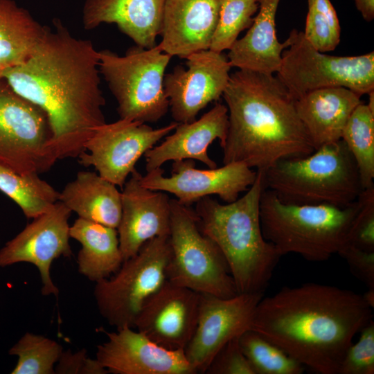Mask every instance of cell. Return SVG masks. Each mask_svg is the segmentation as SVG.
Instances as JSON below:
<instances>
[{
  "label": "cell",
  "mask_w": 374,
  "mask_h": 374,
  "mask_svg": "<svg viewBox=\"0 0 374 374\" xmlns=\"http://www.w3.org/2000/svg\"><path fill=\"white\" fill-rule=\"evenodd\" d=\"M98 62L92 42L73 37L57 21L26 61L2 71L15 93L46 114L57 160L78 157L106 123Z\"/></svg>",
  "instance_id": "obj_1"
},
{
  "label": "cell",
  "mask_w": 374,
  "mask_h": 374,
  "mask_svg": "<svg viewBox=\"0 0 374 374\" xmlns=\"http://www.w3.org/2000/svg\"><path fill=\"white\" fill-rule=\"evenodd\" d=\"M371 319L373 308L362 294L308 283L262 297L250 329L304 366L338 374L353 338Z\"/></svg>",
  "instance_id": "obj_2"
},
{
  "label": "cell",
  "mask_w": 374,
  "mask_h": 374,
  "mask_svg": "<svg viewBox=\"0 0 374 374\" xmlns=\"http://www.w3.org/2000/svg\"><path fill=\"white\" fill-rule=\"evenodd\" d=\"M229 127L221 146L223 164L242 162L265 172L279 161L315 150L301 121L296 100L273 74L238 69L222 95Z\"/></svg>",
  "instance_id": "obj_3"
},
{
  "label": "cell",
  "mask_w": 374,
  "mask_h": 374,
  "mask_svg": "<svg viewBox=\"0 0 374 374\" xmlns=\"http://www.w3.org/2000/svg\"><path fill=\"white\" fill-rule=\"evenodd\" d=\"M236 200L220 204L205 197L194 209L202 232L224 255L238 294L263 292L282 255L264 238L260 219L263 172Z\"/></svg>",
  "instance_id": "obj_4"
},
{
  "label": "cell",
  "mask_w": 374,
  "mask_h": 374,
  "mask_svg": "<svg viewBox=\"0 0 374 374\" xmlns=\"http://www.w3.org/2000/svg\"><path fill=\"white\" fill-rule=\"evenodd\" d=\"M359 208L358 199L345 207L285 203L264 188L260 199L261 229L265 240L282 256L294 253L308 261L322 262L347 243Z\"/></svg>",
  "instance_id": "obj_5"
},
{
  "label": "cell",
  "mask_w": 374,
  "mask_h": 374,
  "mask_svg": "<svg viewBox=\"0 0 374 374\" xmlns=\"http://www.w3.org/2000/svg\"><path fill=\"white\" fill-rule=\"evenodd\" d=\"M264 188L282 202L348 206L364 190L345 142L324 145L312 154L279 161L263 172Z\"/></svg>",
  "instance_id": "obj_6"
},
{
  "label": "cell",
  "mask_w": 374,
  "mask_h": 374,
  "mask_svg": "<svg viewBox=\"0 0 374 374\" xmlns=\"http://www.w3.org/2000/svg\"><path fill=\"white\" fill-rule=\"evenodd\" d=\"M99 71L116 100L121 119L155 123L169 109L163 88L166 69L171 56L158 45L129 48L124 55L98 51Z\"/></svg>",
  "instance_id": "obj_7"
},
{
  "label": "cell",
  "mask_w": 374,
  "mask_h": 374,
  "mask_svg": "<svg viewBox=\"0 0 374 374\" xmlns=\"http://www.w3.org/2000/svg\"><path fill=\"white\" fill-rule=\"evenodd\" d=\"M169 243L167 280L199 294H238L224 255L201 230L194 209L176 199H170Z\"/></svg>",
  "instance_id": "obj_8"
},
{
  "label": "cell",
  "mask_w": 374,
  "mask_h": 374,
  "mask_svg": "<svg viewBox=\"0 0 374 374\" xmlns=\"http://www.w3.org/2000/svg\"><path fill=\"white\" fill-rule=\"evenodd\" d=\"M281 54L277 77L298 100L322 88L344 87L361 96L374 90V53L335 56L316 50L303 31L292 30Z\"/></svg>",
  "instance_id": "obj_9"
},
{
  "label": "cell",
  "mask_w": 374,
  "mask_h": 374,
  "mask_svg": "<svg viewBox=\"0 0 374 374\" xmlns=\"http://www.w3.org/2000/svg\"><path fill=\"white\" fill-rule=\"evenodd\" d=\"M170 253L169 235L155 237L124 260L112 277L96 283L97 308L109 325L134 328L143 304L167 280Z\"/></svg>",
  "instance_id": "obj_10"
},
{
  "label": "cell",
  "mask_w": 374,
  "mask_h": 374,
  "mask_svg": "<svg viewBox=\"0 0 374 374\" xmlns=\"http://www.w3.org/2000/svg\"><path fill=\"white\" fill-rule=\"evenodd\" d=\"M44 112L0 80V166L21 175L48 171L57 159Z\"/></svg>",
  "instance_id": "obj_11"
},
{
  "label": "cell",
  "mask_w": 374,
  "mask_h": 374,
  "mask_svg": "<svg viewBox=\"0 0 374 374\" xmlns=\"http://www.w3.org/2000/svg\"><path fill=\"white\" fill-rule=\"evenodd\" d=\"M177 125L174 121L154 129L127 119L106 123L86 142L84 150L88 152H81L78 161L85 167L93 166L100 177L122 188L139 159Z\"/></svg>",
  "instance_id": "obj_12"
},
{
  "label": "cell",
  "mask_w": 374,
  "mask_h": 374,
  "mask_svg": "<svg viewBox=\"0 0 374 374\" xmlns=\"http://www.w3.org/2000/svg\"><path fill=\"white\" fill-rule=\"evenodd\" d=\"M199 294L196 328L184 353L197 373H205L226 343L251 328L263 292L241 293L227 299Z\"/></svg>",
  "instance_id": "obj_13"
},
{
  "label": "cell",
  "mask_w": 374,
  "mask_h": 374,
  "mask_svg": "<svg viewBox=\"0 0 374 374\" xmlns=\"http://www.w3.org/2000/svg\"><path fill=\"white\" fill-rule=\"evenodd\" d=\"M257 171L242 162L222 167L197 169L192 159L175 161L169 177L161 167L147 172L141 184L149 189L169 193L182 204L190 206L205 197L215 195L226 203L236 200L254 183Z\"/></svg>",
  "instance_id": "obj_14"
},
{
  "label": "cell",
  "mask_w": 374,
  "mask_h": 374,
  "mask_svg": "<svg viewBox=\"0 0 374 374\" xmlns=\"http://www.w3.org/2000/svg\"><path fill=\"white\" fill-rule=\"evenodd\" d=\"M186 59V68L177 66L163 79L169 109L178 123L195 121L210 103L222 96L231 75V66L222 53L203 50Z\"/></svg>",
  "instance_id": "obj_15"
},
{
  "label": "cell",
  "mask_w": 374,
  "mask_h": 374,
  "mask_svg": "<svg viewBox=\"0 0 374 374\" xmlns=\"http://www.w3.org/2000/svg\"><path fill=\"white\" fill-rule=\"evenodd\" d=\"M71 211L58 201L46 212L33 218L15 238L0 249V267L18 262L34 265L39 272L42 295L59 294L51 279L53 262L72 254L68 220Z\"/></svg>",
  "instance_id": "obj_16"
},
{
  "label": "cell",
  "mask_w": 374,
  "mask_h": 374,
  "mask_svg": "<svg viewBox=\"0 0 374 374\" xmlns=\"http://www.w3.org/2000/svg\"><path fill=\"white\" fill-rule=\"evenodd\" d=\"M199 296L166 280L143 304L134 327L166 349L184 350L196 328Z\"/></svg>",
  "instance_id": "obj_17"
},
{
  "label": "cell",
  "mask_w": 374,
  "mask_h": 374,
  "mask_svg": "<svg viewBox=\"0 0 374 374\" xmlns=\"http://www.w3.org/2000/svg\"><path fill=\"white\" fill-rule=\"evenodd\" d=\"M104 332L107 341L97 346L96 359L109 373L197 374L184 350L166 349L132 327Z\"/></svg>",
  "instance_id": "obj_18"
},
{
  "label": "cell",
  "mask_w": 374,
  "mask_h": 374,
  "mask_svg": "<svg viewBox=\"0 0 374 374\" xmlns=\"http://www.w3.org/2000/svg\"><path fill=\"white\" fill-rule=\"evenodd\" d=\"M130 175L121 193L122 212L116 229L124 260L148 240L169 235L170 226V198L166 193L144 187L136 170Z\"/></svg>",
  "instance_id": "obj_19"
},
{
  "label": "cell",
  "mask_w": 374,
  "mask_h": 374,
  "mask_svg": "<svg viewBox=\"0 0 374 374\" xmlns=\"http://www.w3.org/2000/svg\"><path fill=\"white\" fill-rule=\"evenodd\" d=\"M222 0H165L158 44L164 53L186 58L209 49Z\"/></svg>",
  "instance_id": "obj_20"
},
{
  "label": "cell",
  "mask_w": 374,
  "mask_h": 374,
  "mask_svg": "<svg viewBox=\"0 0 374 374\" xmlns=\"http://www.w3.org/2000/svg\"><path fill=\"white\" fill-rule=\"evenodd\" d=\"M229 127L228 109L216 103L199 118L189 123H178L176 128L158 145L144 154L147 172L161 167L170 161L197 160L208 168H217V163L208 155V149L218 139L222 145Z\"/></svg>",
  "instance_id": "obj_21"
},
{
  "label": "cell",
  "mask_w": 374,
  "mask_h": 374,
  "mask_svg": "<svg viewBox=\"0 0 374 374\" xmlns=\"http://www.w3.org/2000/svg\"><path fill=\"white\" fill-rule=\"evenodd\" d=\"M165 0H86L82 10L84 29L115 24L136 45L150 48L161 35Z\"/></svg>",
  "instance_id": "obj_22"
},
{
  "label": "cell",
  "mask_w": 374,
  "mask_h": 374,
  "mask_svg": "<svg viewBox=\"0 0 374 374\" xmlns=\"http://www.w3.org/2000/svg\"><path fill=\"white\" fill-rule=\"evenodd\" d=\"M361 103L360 95L344 87L316 89L296 100L298 116L314 150L341 139L349 117Z\"/></svg>",
  "instance_id": "obj_23"
},
{
  "label": "cell",
  "mask_w": 374,
  "mask_h": 374,
  "mask_svg": "<svg viewBox=\"0 0 374 374\" xmlns=\"http://www.w3.org/2000/svg\"><path fill=\"white\" fill-rule=\"evenodd\" d=\"M259 12L244 37L229 50L231 67L264 73H277L281 54L289 45L280 43L276 33V13L280 0H256Z\"/></svg>",
  "instance_id": "obj_24"
},
{
  "label": "cell",
  "mask_w": 374,
  "mask_h": 374,
  "mask_svg": "<svg viewBox=\"0 0 374 374\" xmlns=\"http://www.w3.org/2000/svg\"><path fill=\"white\" fill-rule=\"evenodd\" d=\"M116 186L95 172L80 171L60 193L59 201L80 218L117 229L122 204Z\"/></svg>",
  "instance_id": "obj_25"
},
{
  "label": "cell",
  "mask_w": 374,
  "mask_h": 374,
  "mask_svg": "<svg viewBox=\"0 0 374 374\" xmlns=\"http://www.w3.org/2000/svg\"><path fill=\"white\" fill-rule=\"evenodd\" d=\"M69 235L82 245L78 268L89 280L96 283L109 278L123 264L116 229L78 217L70 226Z\"/></svg>",
  "instance_id": "obj_26"
},
{
  "label": "cell",
  "mask_w": 374,
  "mask_h": 374,
  "mask_svg": "<svg viewBox=\"0 0 374 374\" xmlns=\"http://www.w3.org/2000/svg\"><path fill=\"white\" fill-rule=\"evenodd\" d=\"M48 30L14 1L0 0V68L26 61Z\"/></svg>",
  "instance_id": "obj_27"
},
{
  "label": "cell",
  "mask_w": 374,
  "mask_h": 374,
  "mask_svg": "<svg viewBox=\"0 0 374 374\" xmlns=\"http://www.w3.org/2000/svg\"><path fill=\"white\" fill-rule=\"evenodd\" d=\"M0 190L12 199L27 218L48 211L59 201L60 193L37 174L21 175L0 166Z\"/></svg>",
  "instance_id": "obj_28"
},
{
  "label": "cell",
  "mask_w": 374,
  "mask_h": 374,
  "mask_svg": "<svg viewBox=\"0 0 374 374\" xmlns=\"http://www.w3.org/2000/svg\"><path fill=\"white\" fill-rule=\"evenodd\" d=\"M341 139L355 159L363 188L374 186V113L367 104L362 102L354 109Z\"/></svg>",
  "instance_id": "obj_29"
},
{
  "label": "cell",
  "mask_w": 374,
  "mask_h": 374,
  "mask_svg": "<svg viewBox=\"0 0 374 374\" xmlns=\"http://www.w3.org/2000/svg\"><path fill=\"white\" fill-rule=\"evenodd\" d=\"M239 344L254 374H301L305 370L300 362L252 329L240 335Z\"/></svg>",
  "instance_id": "obj_30"
},
{
  "label": "cell",
  "mask_w": 374,
  "mask_h": 374,
  "mask_svg": "<svg viewBox=\"0 0 374 374\" xmlns=\"http://www.w3.org/2000/svg\"><path fill=\"white\" fill-rule=\"evenodd\" d=\"M63 349L51 339L31 332L25 333L9 350L17 357L12 374H53L55 365Z\"/></svg>",
  "instance_id": "obj_31"
},
{
  "label": "cell",
  "mask_w": 374,
  "mask_h": 374,
  "mask_svg": "<svg viewBox=\"0 0 374 374\" xmlns=\"http://www.w3.org/2000/svg\"><path fill=\"white\" fill-rule=\"evenodd\" d=\"M258 9L256 0H222L209 49L218 53L229 50L240 33L251 26Z\"/></svg>",
  "instance_id": "obj_32"
},
{
  "label": "cell",
  "mask_w": 374,
  "mask_h": 374,
  "mask_svg": "<svg viewBox=\"0 0 374 374\" xmlns=\"http://www.w3.org/2000/svg\"><path fill=\"white\" fill-rule=\"evenodd\" d=\"M303 33L307 41L321 53L336 48L340 42L341 28L330 0H308V12Z\"/></svg>",
  "instance_id": "obj_33"
},
{
  "label": "cell",
  "mask_w": 374,
  "mask_h": 374,
  "mask_svg": "<svg viewBox=\"0 0 374 374\" xmlns=\"http://www.w3.org/2000/svg\"><path fill=\"white\" fill-rule=\"evenodd\" d=\"M355 344L347 349L338 374L374 373V321L371 319L362 330Z\"/></svg>",
  "instance_id": "obj_34"
},
{
  "label": "cell",
  "mask_w": 374,
  "mask_h": 374,
  "mask_svg": "<svg viewBox=\"0 0 374 374\" xmlns=\"http://www.w3.org/2000/svg\"><path fill=\"white\" fill-rule=\"evenodd\" d=\"M358 201L359 208L350 228L347 243L374 252V186L364 189Z\"/></svg>",
  "instance_id": "obj_35"
},
{
  "label": "cell",
  "mask_w": 374,
  "mask_h": 374,
  "mask_svg": "<svg viewBox=\"0 0 374 374\" xmlns=\"http://www.w3.org/2000/svg\"><path fill=\"white\" fill-rule=\"evenodd\" d=\"M239 337L229 340L217 351L205 373L254 374L242 351L239 344Z\"/></svg>",
  "instance_id": "obj_36"
},
{
  "label": "cell",
  "mask_w": 374,
  "mask_h": 374,
  "mask_svg": "<svg viewBox=\"0 0 374 374\" xmlns=\"http://www.w3.org/2000/svg\"><path fill=\"white\" fill-rule=\"evenodd\" d=\"M338 254L346 260L350 271L356 278L368 288H374V252L346 243Z\"/></svg>",
  "instance_id": "obj_37"
},
{
  "label": "cell",
  "mask_w": 374,
  "mask_h": 374,
  "mask_svg": "<svg viewBox=\"0 0 374 374\" xmlns=\"http://www.w3.org/2000/svg\"><path fill=\"white\" fill-rule=\"evenodd\" d=\"M55 373L58 374H107L96 359H90L87 350L83 348L72 353L70 350L62 352L55 366Z\"/></svg>",
  "instance_id": "obj_38"
},
{
  "label": "cell",
  "mask_w": 374,
  "mask_h": 374,
  "mask_svg": "<svg viewBox=\"0 0 374 374\" xmlns=\"http://www.w3.org/2000/svg\"><path fill=\"white\" fill-rule=\"evenodd\" d=\"M363 18L371 21L374 18V0H353Z\"/></svg>",
  "instance_id": "obj_39"
},
{
  "label": "cell",
  "mask_w": 374,
  "mask_h": 374,
  "mask_svg": "<svg viewBox=\"0 0 374 374\" xmlns=\"http://www.w3.org/2000/svg\"><path fill=\"white\" fill-rule=\"evenodd\" d=\"M362 296L368 305L373 309L374 288H368V290L364 294H362Z\"/></svg>",
  "instance_id": "obj_40"
},
{
  "label": "cell",
  "mask_w": 374,
  "mask_h": 374,
  "mask_svg": "<svg viewBox=\"0 0 374 374\" xmlns=\"http://www.w3.org/2000/svg\"><path fill=\"white\" fill-rule=\"evenodd\" d=\"M368 103L367 104L370 110L374 113V90L369 92L368 93Z\"/></svg>",
  "instance_id": "obj_41"
},
{
  "label": "cell",
  "mask_w": 374,
  "mask_h": 374,
  "mask_svg": "<svg viewBox=\"0 0 374 374\" xmlns=\"http://www.w3.org/2000/svg\"><path fill=\"white\" fill-rule=\"evenodd\" d=\"M3 69L0 68V80L1 79V73Z\"/></svg>",
  "instance_id": "obj_42"
}]
</instances>
